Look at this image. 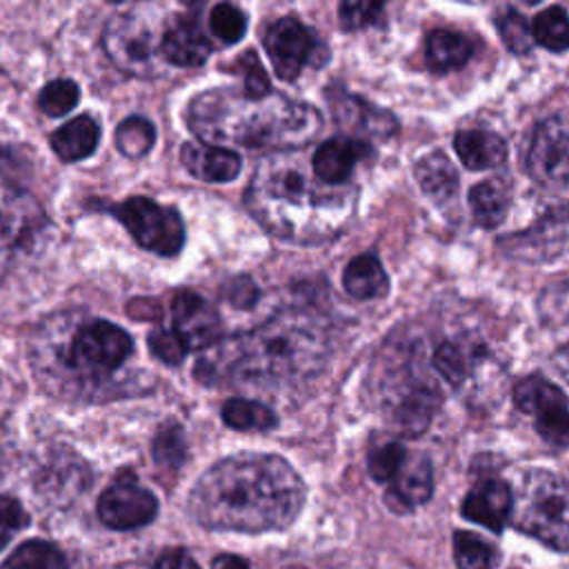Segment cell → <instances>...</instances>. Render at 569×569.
I'll use <instances>...</instances> for the list:
<instances>
[{
  "label": "cell",
  "mask_w": 569,
  "mask_h": 569,
  "mask_svg": "<svg viewBox=\"0 0 569 569\" xmlns=\"http://www.w3.org/2000/svg\"><path fill=\"white\" fill-rule=\"evenodd\" d=\"M525 164L536 182L569 189V116H551L533 129Z\"/></svg>",
  "instance_id": "cell-10"
},
{
  "label": "cell",
  "mask_w": 569,
  "mask_h": 569,
  "mask_svg": "<svg viewBox=\"0 0 569 569\" xmlns=\"http://www.w3.org/2000/svg\"><path fill=\"white\" fill-rule=\"evenodd\" d=\"M180 160L184 169L207 182H229L240 169L242 160L227 147H213L204 142H184L180 149Z\"/></svg>",
  "instance_id": "cell-19"
},
{
  "label": "cell",
  "mask_w": 569,
  "mask_h": 569,
  "mask_svg": "<svg viewBox=\"0 0 569 569\" xmlns=\"http://www.w3.org/2000/svg\"><path fill=\"white\" fill-rule=\"evenodd\" d=\"M389 418L402 436H418L427 429L433 413L440 407V389L427 378L400 385V391L391 393Z\"/></svg>",
  "instance_id": "cell-14"
},
{
  "label": "cell",
  "mask_w": 569,
  "mask_h": 569,
  "mask_svg": "<svg viewBox=\"0 0 569 569\" xmlns=\"http://www.w3.org/2000/svg\"><path fill=\"white\" fill-rule=\"evenodd\" d=\"M433 491V471L425 453H407L402 467L389 482L385 502L400 513L427 502Z\"/></svg>",
  "instance_id": "cell-17"
},
{
  "label": "cell",
  "mask_w": 569,
  "mask_h": 569,
  "mask_svg": "<svg viewBox=\"0 0 569 569\" xmlns=\"http://www.w3.org/2000/svg\"><path fill=\"white\" fill-rule=\"evenodd\" d=\"M345 291L356 300H373L382 298L389 289V278L376 256L362 253L356 256L342 273Z\"/></svg>",
  "instance_id": "cell-25"
},
{
  "label": "cell",
  "mask_w": 569,
  "mask_h": 569,
  "mask_svg": "<svg viewBox=\"0 0 569 569\" xmlns=\"http://www.w3.org/2000/svg\"><path fill=\"white\" fill-rule=\"evenodd\" d=\"M462 516L471 522L500 531L511 516V489L505 480L482 478L462 500Z\"/></svg>",
  "instance_id": "cell-18"
},
{
  "label": "cell",
  "mask_w": 569,
  "mask_h": 569,
  "mask_svg": "<svg viewBox=\"0 0 569 569\" xmlns=\"http://www.w3.org/2000/svg\"><path fill=\"white\" fill-rule=\"evenodd\" d=\"M89 485H91V473L87 465L69 451L53 453V458L47 462V467L42 469L36 482L38 493L49 505H56V507H64L73 502Z\"/></svg>",
  "instance_id": "cell-15"
},
{
  "label": "cell",
  "mask_w": 569,
  "mask_h": 569,
  "mask_svg": "<svg viewBox=\"0 0 569 569\" xmlns=\"http://www.w3.org/2000/svg\"><path fill=\"white\" fill-rule=\"evenodd\" d=\"M158 513L156 496L136 482L131 473H120L98 500V518L109 529H138Z\"/></svg>",
  "instance_id": "cell-11"
},
{
  "label": "cell",
  "mask_w": 569,
  "mask_h": 569,
  "mask_svg": "<svg viewBox=\"0 0 569 569\" xmlns=\"http://www.w3.org/2000/svg\"><path fill=\"white\" fill-rule=\"evenodd\" d=\"M469 207L473 213V220L485 227L493 229L498 227L509 209V187L505 180H482L471 187L469 191Z\"/></svg>",
  "instance_id": "cell-27"
},
{
  "label": "cell",
  "mask_w": 569,
  "mask_h": 569,
  "mask_svg": "<svg viewBox=\"0 0 569 569\" xmlns=\"http://www.w3.org/2000/svg\"><path fill=\"white\" fill-rule=\"evenodd\" d=\"M513 402L520 411L533 416L536 431L553 447H569V407L567 396L542 376H527L513 387Z\"/></svg>",
  "instance_id": "cell-9"
},
{
  "label": "cell",
  "mask_w": 569,
  "mask_h": 569,
  "mask_svg": "<svg viewBox=\"0 0 569 569\" xmlns=\"http://www.w3.org/2000/svg\"><path fill=\"white\" fill-rule=\"evenodd\" d=\"M102 47L122 73L151 78L158 71L156 56H160V42L153 40L144 9L111 16L102 31Z\"/></svg>",
  "instance_id": "cell-7"
},
{
  "label": "cell",
  "mask_w": 569,
  "mask_h": 569,
  "mask_svg": "<svg viewBox=\"0 0 569 569\" xmlns=\"http://www.w3.org/2000/svg\"><path fill=\"white\" fill-rule=\"evenodd\" d=\"M211 569H249L247 560H242L240 556H231V553H222L218 558H213Z\"/></svg>",
  "instance_id": "cell-45"
},
{
  "label": "cell",
  "mask_w": 569,
  "mask_h": 569,
  "mask_svg": "<svg viewBox=\"0 0 569 569\" xmlns=\"http://www.w3.org/2000/svg\"><path fill=\"white\" fill-rule=\"evenodd\" d=\"M264 49L280 80H296L305 64L313 62L318 53L316 36L298 18L284 16L271 22L264 31Z\"/></svg>",
  "instance_id": "cell-12"
},
{
  "label": "cell",
  "mask_w": 569,
  "mask_h": 569,
  "mask_svg": "<svg viewBox=\"0 0 569 569\" xmlns=\"http://www.w3.org/2000/svg\"><path fill=\"white\" fill-rule=\"evenodd\" d=\"M416 180L420 184V189L436 202H445L449 198L456 196L458 191V171L453 169L451 160L436 151V153H427L425 158L418 160L416 164Z\"/></svg>",
  "instance_id": "cell-26"
},
{
  "label": "cell",
  "mask_w": 569,
  "mask_h": 569,
  "mask_svg": "<svg viewBox=\"0 0 569 569\" xmlns=\"http://www.w3.org/2000/svg\"><path fill=\"white\" fill-rule=\"evenodd\" d=\"M471 56H473V44L462 33L447 31V29H436L427 36L425 62L436 73L458 69V67L467 64Z\"/></svg>",
  "instance_id": "cell-24"
},
{
  "label": "cell",
  "mask_w": 569,
  "mask_h": 569,
  "mask_svg": "<svg viewBox=\"0 0 569 569\" xmlns=\"http://www.w3.org/2000/svg\"><path fill=\"white\" fill-rule=\"evenodd\" d=\"M238 69L242 71L244 76V87H242V93L249 96V98H264L271 93V87H269V78L260 64V60L256 58V53L249 49L244 51L240 58H238Z\"/></svg>",
  "instance_id": "cell-41"
},
{
  "label": "cell",
  "mask_w": 569,
  "mask_h": 569,
  "mask_svg": "<svg viewBox=\"0 0 569 569\" xmlns=\"http://www.w3.org/2000/svg\"><path fill=\"white\" fill-rule=\"evenodd\" d=\"M453 149L467 169L498 167L507 158V142L487 129H465L453 138Z\"/></svg>",
  "instance_id": "cell-22"
},
{
  "label": "cell",
  "mask_w": 569,
  "mask_h": 569,
  "mask_svg": "<svg viewBox=\"0 0 569 569\" xmlns=\"http://www.w3.org/2000/svg\"><path fill=\"white\" fill-rule=\"evenodd\" d=\"M433 367L436 371L453 387L462 385L469 376V360L467 351L453 342H440L433 351Z\"/></svg>",
  "instance_id": "cell-38"
},
{
  "label": "cell",
  "mask_w": 569,
  "mask_h": 569,
  "mask_svg": "<svg viewBox=\"0 0 569 569\" xmlns=\"http://www.w3.org/2000/svg\"><path fill=\"white\" fill-rule=\"evenodd\" d=\"M551 365L553 369L569 382V342L565 347H560L553 356H551Z\"/></svg>",
  "instance_id": "cell-46"
},
{
  "label": "cell",
  "mask_w": 569,
  "mask_h": 569,
  "mask_svg": "<svg viewBox=\"0 0 569 569\" xmlns=\"http://www.w3.org/2000/svg\"><path fill=\"white\" fill-rule=\"evenodd\" d=\"M100 140V127L91 116H76L51 133V149L64 162L91 156Z\"/></svg>",
  "instance_id": "cell-23"
},
{
  "label": "cell",
  "mask_w": 569,
  "mask_h": 569,
  "mask_svg": "<svg viewBox=\"0 0 569 569\" xmlns=\"http://www.w3.org/2000/svg\"><path fill=\"white\" fill-rule=\"evenodd\" d=\"M227 427L238 431H269L278 425L276 413L262 402L247 398H229L220 411Z\"/></svg>",
  "instance_id": "cell-28"
},
{
  "label": "cell",
  "mask_w": 569,
  "mask_h": 569,
  "mask_svg": "<svg viewBox=\"0 0 569 569\" xmlns=\"http://www.w3.org/2000/svg\"><path fill=\"white\" fill-rule=\"evenodd\" d=\"M147 345L151 349V353L162 360L164 365H180L187 356V349L184 345L178 340V336L164 327H156L149 331V338H147Z\"/></svg>",
  "instance_id": "cell-40"
},
{
  "label": "cell",
  "mask_w": 569,
  "mask_h": 569,
  "mask_svg": "<svg viewBox=\"0 0 569 569\" xmlns=\"http://www.w3.org/2000/svg\"><path fill=\"white\" fill-rule=\"evenodd\" d=\"M496 27L500 31V38L505 42V47L516 53V56H525L531 51L533 47V36H531V27L527 22V18L516 11V9H502L496 18Z\"/></svg>",
  "instance_id": "cell-33"
},
{
  "label": "cell",
  "mask_w": 569,
  "mask_h": 569,
  "mask_svg": "<svg viewBox=\"0 0 569 569\" xmlns=\"http://www.w3.org/2000/svg\"><path fill=\"white\" fill-rule=\"evenodd\" d=\"M151 569H200L196 560L184 549H169L160 553Z\"/></svg>",
  "instance_id": "cell-44"
},
{
  "label": "cell",
  "mask_w": 569,
  "mask_h": 569,
  "mask_svg": "<svg viewBox=\"0 0 569 569\" xmlns=\"http://www.w3.org/2000/svg\"><path fill=\"white\" fill-rule=\"evenodd\" d=\"M222 296L231 307L249 309L258 300V287L253 284V280L242 276V278H233L231 282H227L222 289Z\"/></svg>",
  "instance_id": "cell-43"
},
{
  "label": "cell",
  "mask_w": 569,
  "mask_h": 569,
  "mask_svg": "<svg viewBox=\"0 0 569 569\" xmlns=\"http://www.w3.org/2000/svg\"><path fill=\"white\" fill-rule=\"evenodd\" d=\"M385 11L382 2H371V0H353V2H342L338 7V18L340 27L345 31H358L365 27H371L373 22L380 20Z\"/></svg>",
  "instance_id": "cell-39"
},
{
  "label": "cell",
  "mask_w": 569,
  "mask_h": 569,
  "mask_svg": "<svg viewBox=\"0 0 569 569\" xmlns=\"http://www.w3.org/2000/svg\"><path fill=\"white\" fill-rule=\"evenodd\" d=\"M305 496V482L284 458L236 453L200 476L189 511L207 529L260 533L291 525Z\"/></svg>",
  "instance_id": "cell-1"
},
{
  "label": "cell",
  "mask_w": 569,
  "mask_h": 569,
  "mask_svg": "<svg viewBox=\"0 0 569 569\" xmlns=\"http://www.w3.org/2000/svg\"><path fill=\"white\" fill-rule=\"evenodd\" d=\"M80 100V89L73 80H53L47 82L38 96V107L47 116H64L69 113Z\"/></svg>",
  "instance_id": "cell-35"
},
{
  "label": "cell",
  "mask_w": 569,
  "mask_h": 569,
  "mask_svg": "<svg viewBox=\"0 0 569 569\" xmlns=\"http://www.w3.org/2000/svg\"><path fill=\"white\" fill-rule=\"evenodd\" d=\"M367 151H369L367 144H362L358 140L333 138V140L322 142L309 160H311V169L318 180H322L327 184H345L347 178L351 176L356 162L362 160Z\"/></svg>",
  "instance_id": "cell-20"
},
{
  "label": "cell",
  "mask_w": 569,
  "mask_h": 569,
  "mask_svg": "<svg viewBox=\"0 0 569 569\" xmlns=\"http://www.w3.org/2000/svg\"><path fill=\"white\" fill-rule=\"evenodd\" d=\"M111 213L131 231L138 244L160 256H176L184 244V224L173 207L133 196L111 207Z\"/></svg>",
  "instance_id": "cell-8"
},
{
  "label": "cell",
  "mask_w": 569,
  "mask_h": 569,
  "mask_svg": "<svg viewBox=\"0 0 569 569\" xmlns=\"http://www.w3.org/2000/svg\"><path fill=\"white\" fill-rule=\"evenodd\" d=\"M133 351V340L118 325L93 318L76 327L62 365L76 376V389H107V380L118 373Z\"/></svg>",
  "instance_id": "cell-6"
},
{
  "label": "cell",
  "mask_w": 569,
  "mask_h": 569,
  "mask_svg": "<svg viewBox=\"0 0 569 569\" xmlns=\"http://www.w3.org/2000/svg\"><path fill=\"white\" fill-rule=\"evenodd\" d=\"M509 489L513 527L551 549L569 551V482L547 469H525Z\"/></svg>",
  "instance_id": "cell-5"
},
{
  "label": "cell",
  "mask_w": 569,
  "mask_h": 569,
  "mask_svg": "<svg viewBox=\"0 0 569 569\" xmlns=\"http://www.w3.org/2000/svg\"><path fill=\"white\" fill-rule=\"evenodd\" d=\"M2 569H71V565L56 545L27 540L4 560Z\"/></svg>",
  "instance_id": "cell-29"
},
{
  "label": "cell",
  "mask_w": 569,
  "mask_h": 569,
  "mask_svg": "<svg viewBox=\"0 0 569 569\" xmlns=\"http://www.w3.org/2000/svg\"><path fill=\"white\" fill-rule=\"evenodd\" d=\"M171 331L191 349H211L222 338V322L211 302L196 291L182 289L171 300Z\"/></svg>",
  "instance_id": "cell-13"
},
{
  "label": "cell",
  "mask_w": 569,
  "mask_h": 569,
  "mask_svg": "<svg viewBox=\"0 0 569 569\" xmlns=\"http://www.w3.org/2000/svg\"><path fill=\"white\" fill-rule=\"evenodd\" d=\"M27 522L29 516L22 505L9 496H0V551L20 529L27 527Z\"/></svg>",
  "instance_id": "cell-42"
},
{
  "label": "cell",
  "mask_w": 569,
  "mask_h": 569,
  "mask_svg": "<svg viewBox=\"0 0 569 569\" xmlns=\"http://www.w3.org/2000/svg\"><path fill=\"white\" fill-rule=\"evenodd\" d=\"M313 318L287 311L264 325L220 340L193 367L204 385H293L327 360V333Z\"/></svg>",
  "instance_id": "cell-3"
},
{
  "label": "cell",
  "mask_w": 569,
  "mask_h": 569,
  "mask_svg": "<svg viewBox=\"0 0 569 569\" xmlns=\"http://www.w3.org/2000/svg\"><path fill=\"white\" fill-rule=\"evenodd\" d=\"M151 453H153L156 465L167 467V469H178L182 465V460H184V453H187L182 427L178 422L162 425L158 429L156 438H153Z\"/></svg>",
  "instance_id": "cell-34"
},
{
  "label": "cell",
  "mask_w": 569,
  "mask_h": 569,
  "mask_svg": "<svg viewBox=\"0 0 569 569\" xmlns=\"http://www.w3.org/2000/svg\"><path fill=\"white\" fill-rule=\"evenodd\" d=\"M189 129L213 147H276L278 151L307 144L320 131V113L307 102L282 93L249 98L236 87L202 91L189 100Z\"/></svg>",
  "instance_id": "cell-4"
},
{
  "label": "cell",
  "mask_w": 569,
  "mask_h": 569,
  "mask_svg": "<svg viewBox=\"0 0 569 569\" xmlns=\"http://www.w3.org/2000/svg\"><path fill=\"white\" fill-rule=\"evenodd\" d=\"M407 458V449L400 442H382L369 451L367 469L373 480L391 482Z\"/></svg>",
  "instance_id": "cell-37"
},
{
  "label": "cell",
  "mask_w": 569,
  "mask_h": 569,
  "mask_svg": "<svg viewBox=\"0 0 569 569\" xmlns=\"http://www.w3.org/2000/svg\"><path fill=\"white\" fill-rule=\"evenodd\" d=\"M209 27L220 42L236 44L238 40H242L244 31H247V16L238 7L222 2L211 9Z\"/></svg>",
  "instance_id": "cell-36"
},
{
  "label": "cell",
  "mask_w": 569,
  "mask_h": 569,
  "mask_svg": "<svg viewBox=\"0 0 569 569\" xmlns=\"http://www.w3.org/2000/svg\"><path fill=\"white\" fill-rule=\"evenodd\" d=\"M533 42L542 44L549 51H567L569 49V16L562 7L553 4L542 9L531 24Z\"/></svg>",
  "instance_id": "cell-30"
},
{
  "label": "cell",
  "mask_w": 569,
  "mask_h": 569,
  "mask_svg": "<svg viewBox=\"0 0 569 569\" xmlns=\"http://www.w3.org/2000/svg\"><path fill=\"white\" fill-rule=\"evenodd\" d=\"M453 558L458 569H496L498 549L471 531H456Z\"/></svg>",
  "instance_id": "cell-31"
},
{
  "label": "cell",
  "mask_w": 569,
  "mask_h": 569,
  "mask_svg": "<svg viewBox=\"0 0 569 569\" xmlns=\"http://www.w3.org/2000/svg\"><path fill=\"white\" fill-rule=\"evenodd\" d=\"M358 189L349 182L327 184L316 178L302 151L264 156L247 184L244 207L276 238L318 244L340 236L353 220Z\"/></svg>",
  "instance_id": "cell-2"
},
{
  "label": "cell",
  "mask_w": 569,
  "mask_h": 569,
  "mask_svg": "<svg viewBox=\"0 0 569 569\" xmlns=\"http://www.w3.org/2000/svg\"><path fill=\"white\" fill-rule=\"evenodd\" d=\"M153 142H156V127L147 118L131 116L122 120L116 129V147L129 160H138L147 156Z\"/></svg>",
  "instance_id": "cell-32"
},
{
  "label": "cell",
  "mask_w": 569,
  "mask_h": 569,
  "mask_svg": "<svg viewBox=\"0 0 569 569\" xmlns=\"http://www.w3.org/2000/svg\"><path fill=\"white\" fill-rule=\"evenodd\" d=\"M333 116L345 129L369 133V136L385 138V136H391L398 127L391 113L380 111L369 102L353 98L349 93H338V98H333Z\"/></svg>",
  "instance_id": "cell-21"
},
{
  "label": "cell",
  "mask_w": 569,
  "mask_h": 569,
  "mask_svg": "<svg viewBox=\"0 0 569 569\" xmlns=\"http://www.w3.org/2000/svg\"><path fill=\"white\" fill-rule=\"evenodd\" d=\"M211 53V42L193 16H176L160 36V58L173 67H200Z\"/></svg>",
  "instance_id": "cell-16"
}]
</instances>
